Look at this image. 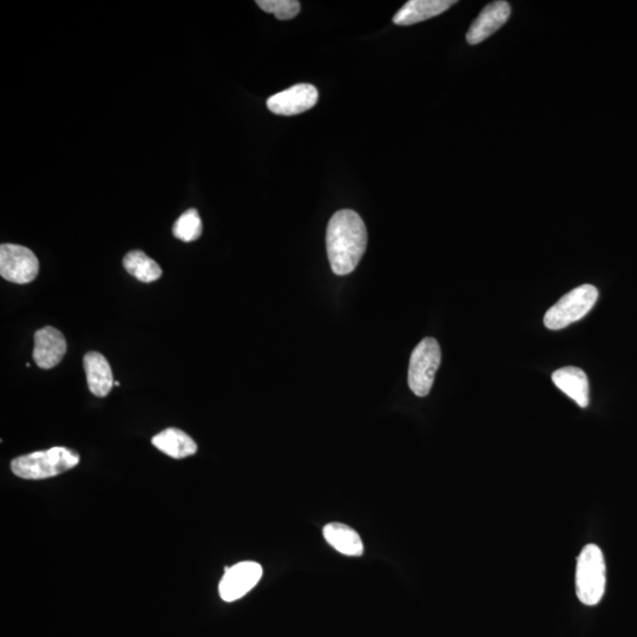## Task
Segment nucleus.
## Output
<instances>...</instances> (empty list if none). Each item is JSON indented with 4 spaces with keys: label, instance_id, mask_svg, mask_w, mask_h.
<instances>
[{
    "label": "nucleus",
    "instance_id": "dca6fc26",
    "mask_svg": "<svg viewBox=\"0 0 637 637\" xmlns=\"http://www.w3.org/2000/svg\"><path fill=\"white\" fill-rule=\"evenodd\" d=\"M123 266L130 275L141 282H146V284L162 277L160 265L141 251L129 252L124 256Z\"/></svg>",
    "mask_w": 637,
    "mask_h": 637
},
{
    "label": "nucleus",
    "instance_id": "4468645a",
    "mask_svg": "<svg viewBox=\"0 0 637 637\" xmlns=\"http://www.w3.org/2000/svg\"><path fill=\"white\" fill-rule=\"evenodd\" d=\"M324 537L332 548L346 556L364 554V544L356 530L341 523H331L324 528Z\"/></svg>",
    "mask_w": 637,
    "mask_h": 637
},
{
    "label": "nucleus",
    "instance_id": "7ed1b4c3",
    "mask_svg": "<svg viewBox=\"0 0 637 637\" xmlns=\"http://www.w3.org/2000/svg\"><path fill=\"white\" fill-rule=\"evenodd\" d=\"M576 594L586 606H596L606 593L607 567L602 550L588 544L577 558Z\"/></svg>",
    "mask_w": 637,
    "mask_h": 637
},
{
    "label": "nucleus",
    "instance_id": "423d86ee",
    "mask_svg": "<svg viewBox=\"0 0 637 637\" xmlns=\"http://www.w3.org/2000/svg\"><path fill=\"white\" fill-rule=\"evenodd\" d=\"M39 262L34 252L19 245L0 246V275L13 284H30L37 278Z\"/></svg>",
    "mask_w": 637,
    "mask_h": 637
},
{
    "label": "nucleus",
    "instance_id": "f03ea898",
    "mask_svg": "<svg viewBox=\"0 0 637 637\" xmlns=\"http://www.w3.org/2000/svg\"><path fill=\"white\" fill-rule=\"evenodd\" d=\"M80 461L81 457L76 451L58 446L13 459L11 470L24 479H45L74 469Z\"/></svg>",
    "mask_w": 637,
    "mask_h": 637
},
{
    "label": "nucleus",
    "instance_id": "a211bd4d",
    "mask_svg": "<svg viewBox=\"0 0 637 637\" xmlns=\"http://www.w3.org/2000/svg\"><path fill=\"white\" fill-rule=\"evenodd\" d=\"M256 4L267 13H273L280 21H290L299 15L301 4L297 0H258Z\"/></svg>",
    "mask_w": 637,
    "mask_h": 637
},
{
    "label": "nucleus",
    "instance_id": "ddd939ff",
    "mask_svg": "<svg viewBox=\"0 0 637 637\" xmlns=\"http://www.w3.org/2000/svg\"><path fill=\"white\" fill-rule=\"evenodd\" d=\"M553 382L558 389L580 407L589 405V382L587 374L579 367L568 366L557 370L553 374Z\"/></svg>",
    "mask_w": 637,
    "mask_h": 637
},
{
    "label": "nucleus",
    "instance_id": "f8f14e48",
    "mask_svg": "<svg viewBox=\"0 0 637 637\" xmlns=\"http://www.w3.org/2000/svg\"><path fill=\"white\" fill-rule=\"evenodd\" d=\"M83 364L91 393L96 397H107L115 385L109 361L101 353L89 352L85 354Z\"/></svg>",
    "mask_w": 637,
    "mask_h": 637
},
{
    "label": "nucleus",
    "instance_id": "9d476101",
    "mask_svg": "<svg viewBox=\"0 0 637 637\" xmlns=\"http://www.w3.org/2000/svg\"><path fill=\"white\" fill-rule=\"evenodd\" d=\"M67 348V340L55 327L47 326L35 333L34 359L41 369L50 370L61 363Z\"/></svg>",
    "mask_w": 637,
    "mask_h": 637
},
{
    "label": "nucleus",
    "instance_id": "0eeeda50",
    "mask_svg": "<svg viewBox=\"0 0 637 637\" xmlns=\"http://www.w3.org/2000/svg\"><path fill=\"white\" fill-rule=\"evenodd\" d=\"M262 573V567L255 562H241L231 568L226 567L219 586L221 599L226 602L240 600L259 583Z\"/></svg>",
    "mask_w": 637,
    "mask_h": 637
},
{
    "label": "nucleus",
    "instance_id": "6e6552de",
    "mask_svg": "<svg viewBox=\"0 0 637 637\" xmlns=\"http://www.w3.org/2000/svg\"><path fill=\"white\" fill-rule=\"evenodd\" d=\"M318 98L319 93L314 85L301 83L269 97L267 107L274 114L294 116L312 109L317 104Z\"/></svg>",
    "mask_w": 637,
    "mask_h": 637
},
{
    "label": "nucleus",
    "instance_id": "1a4fd4ad",
    "mask_svg": "<svg viewBox=\"0 0 637 637\" xmlns=\"http://www.w3.org/2000/svg\"><path fill=\"white\" fill-rule=\"evenodd\" d=\"M510 15L511 6L507 2H494L485 6L470 26L466 41L470 45L484 42L509 21Z\"/></svg>",
    "mask_w": 637,
    "mask_h": 637
},
{
    "label": "nucleus",
    "instance_id": "f3484780",
    "mask_svg": "<svg viewBox=\"0 0 637 637\" xmlns=\"http://www.w3.org/2000/svg\"><path fill=\"white\" fill-rule=\"evenodd\" d=\"M173 234L183 242H193L202 234V221L196 209H189L175 222Z\"/></svg>",
    "mask_w": 637,
    "mask_h": 637
},
{
    "label": "nucleus",
    "instance_id": "20e7f679",
    "mask_svg": "<svg viewBox=\"0 0 637 637\" xmlns=\"http://www.w3.org/2000/svg\"><path fill=\"white\" fill-rule=\"evenodd\" d=\"M597 298L599 291L594 286L583 285L575 288L545 313V327L557 331L576 323L593 310Z\"/></svg>",
    "mask_w": 637,
    "mask_h": 637
},
{
    "label": "nucleus",
    "instance_id": "9b49d317",
    "mask_svg": "<svg viewBox=\"0 0 637 637\" xmlns=\"http://www.w3.org/2000/svg\"><path fill=\"white\" fill-rule=\"evenodd\" d=\"M456 3L451 2V0H410L393 17V23L407 26L428 21V19L442 15Z\"/></svg>",
    "mask_w": 637,
    "mask_h": 637
},
{
    "label": "nucleus",
    "instance_id": "2eb2a0df",
    "mask_svg": "<svg viewBox=\"0 0 637 637\" xmlns=\"http://www.w3.org/2000/svg\"><path fill=\"white\" fill-rule=\"evenodd\" d=\"M156 449L166 453L167 456L182 459L195 455L197 445L192 437L179 429H167L153 438Z\"/></svg>",
    "mask_w": 637,
    "mask_h": 637
},
{
    "label": "nucleus",
    "instance_id": "f257e3e1",
    "mask_svg": "<svg viewBox=\"0 0 637 637\" xmlns=\"http://www.w3.org/2000/svg\"><path fill=\"white\" fill-rule=\"evenodd\" d=\"M328 259L334 274L354 271L367 247V231L363 219L353 210H339L328 223L326 233Z\"/></svg>",
    "mask_w": 637,
    "mask_h": 637
},
{
    "label": "nucleus",
    "instance_id": "39448f33",
    "mask_svg": "<svg viewBox=\"0 0 637 637\" xmlns=\"http://www.w3.org/2000/svg\"><path fill=\"white\" fill-rule=\"evenodd\" d=\"M441 361V346L436 339L425 338L420 341L411 354L409 367V386L416 396H428Z\"/></svg>",
    "mask_w": 637,
    "mask_h": 637
}]
</instances>
